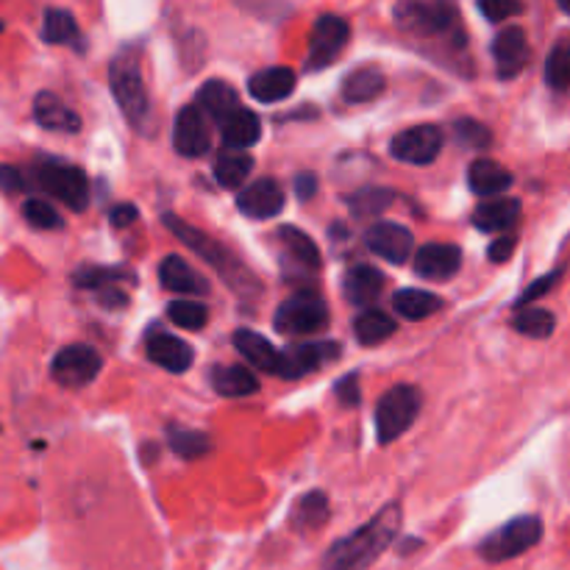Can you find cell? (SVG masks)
I'll return each instance as SVG.
<instances>
[{
    "instance_id": "cell-48",
    "label": "cell",
    "mask_w": 570,
    "mask_h": 570,
    "mask_svg": "<svg viewBox=\"0 0 570 570\" xmlns=\"http://www.w3.org/2000/svg\"><path fill=\"white\" fill-rule=\"evenodd\" d=\"M515 245H518L515 237H499L493 245H490V250H488L490 262H495V265L507 262L512 254H515Z\"/></svg>"
},
{
    "instance_id": "cell-25",
    "label": "cell",
    "mask_w": 570,
    "mask_h": 570,
    "mask_svg": "<svg viewBox=\"0 0 570 570\" xmlns=\"http://www.w3.org/2000/svg\"><path fill=\"white\" fill-rule=\"evenodd\" d=\"M521 217V200L518 198H493V200H482L473 212V226L479 232H510L512 226Z\"/></svg>"
},
{
    "instance_id": "cell-31",
    "label": "cell",
    "mask_w": 570,
    "mask_h": 570,
    "mask_svg": "<svg viewBox=\"0 0 570 570\" xmlns=\"http://www.w3.org/2000/svg\"><path fill=\"white\" fill-rule=\"evenodd\" d=\"M384 76L376 67H362V70H354L345 76L343 81V98L348 104H371L379 95L384 92Z\"/></svg>"
},
{
    "instance_id": "cell-10",
    "label": "cell",
    "mask_w": 570,
    "mask_h": 570,
    "mask_svg": "<svg viewBox=\"0 0 570 570\" xmlns=\"http://www.w3.org/2000/svg\"><path fill=\"white\" fill-rule=\"evenodd\" d=\"M351 37V28L343 17L323 14L317 17L315 28L309 37V53H306V70H323L332 65L345 50Z\"/></svg>"
},
{
    "instance_id": "cell-32",
    "label": "cell",
    "mask_w": 570,
    "mask_h": 570,
    "mask_svg": "<svg viewBox=\"0 0 570 570\" xmlns=\"http://www.w3.org/2000/svg\"><path fill=\"white\" fill-rule=\"evenodd\" d=\"M326 521H328V499L326 493H321V490H312V493H306L304 499L295 504L293 510L295 532H304V534L317 532Z\"/></svg>"
},
{
    "instance_id": "cell-37",
    "label": "cell",
    "mask_w": 570,
    "mask_h": 570,
    "mask_svg": "<svg viewBox=\"0 0 570 570\" xmlns=\"http://www.w3.org/2000/svg\"><path fill=\"white\" fill-rule=\"evenodd\" d=\"M167 443L184 460H198V456L209 454L212 440L206 438L198 429H184V426H170L167 429Z\"/></svg>"
},
{
    "instance_id": "cell-47",
    "label": "cell",
    "mask_w": 570,
    "mask_h": 570,
    "mask_svg": "<svg viewBox=\"0 0 570 570\" xmlns=\"http://www.w3.org/2000/svg\"><path fill=\"white\" fill-rule=\"evenodd\" d=\"M26 187H28V178L22 176V170H17V167L11 165H0V189H3V193L17 195Z\"/></svg>"
},
{
    "instance_id": "cell-26",
    "label": "cell",
    "mask_w": 570,
    "mask_h": 570,
    "mask_svg": "<svg viewBox=\"0 0 570 570\" xmlns=\"http://www.w3.org/2000/svg\"><path fill=\"white\" fill-rule=\"evenodd\" d=\"M512 181H515L512 173L493 159H476L468 167V184L482 198H495V195L507 193L512 187Z\"/></svg>"
},
{
    "instance_id": "cell-18",
    "label": "cell",
    "mask_w": 570,
    "mask_h": 570,
    "mask_svg": "<svg viewBox=\"0 0 570 570\" xmlns=\"http://www.w3.org/2000/svg\"><path fill=\"white\" fill-rule=\"evenodd\" d=\"M493 56L499 65L501 78L521 76L523 67L529 65V39L521 26H510L493 39Z\"/></svg>"
},
{
    "instance_id": "cell-38",
    "label": "cell",
    "mask_w": 570,
    "mask_h": 570,
    "mask_svg": "<svg viewBox=\"0 0 570 570\" xmlns=\"http://www.w3.org/2000/svg\"><path fill=\"white\" fill-rule=\"evenodd\" d=\"M515 332H521L523 337H532V340H546L554 334L557 328V317L551 315L549 309H540V306H527L515 315L512 321Z\"/></svg>"
},
{
    "instance_id": "cell-51",
    "label": "cell",
    "mask_w": 570,
    "mask_h": 570,
    "mask_svg": "<svg viewBox=\"0 0 570 570\" xmlns=\"http://www.w3.org/2000/svg\"><path fill=\"white\" fill-rule=\"evenodd\" d=\"M131 220H137V209H134V206H115V209H111V223H115L117 228L131 226Z\"/></svg>"
},
{
    "instance_id": "cell-53",
    "label": "cell",
    "mask_w": 570,
    "mask_h": 570,
    "mask_svg": "<svg viewBox=\"0 0 570 570\" xmlns=\"http://www.w3.org/2000/svg\"><path fill=\"white\" fill-rule=\"evenodd\" d=\"M0 31H3V22H0Z\"/></svg>"
},
{
    "instance_id": "cell-36",
    "label": "cell",
    "mask_w": 570,
    "mask_h": 570,
    "mask_svg": "<svg viewBox=\"0 0 570 570\" xmlns=\"http://www.w3.org/2000/svg\"><path fill=\"white\" fill-rule=\"evenodd\" d=\"M117 282H134V273L122 271V267H95L83 265L81 271H76L72 284L78 289H92V293H104V289L115 287Z\"/></svg>"
},
{
    "instance_id": "cell-21",
    "label": "cell",
    "mask_w": 570,
    "mask_h": 570,
    "mask_svg": "<svg viewBox=\"0 0 570 570\" xmlns=\"http://www.w3.org/2000/svg\"><path fill=\"white\" fill-rule=\"evenodd\" d=\"M276 243H282L278 248H282L284 256H287L293 265H298L301 271H306V273L321 271V265H323L321 250H317L315 239H312L306 232H301V228H295V226H282V228H276Z\"/></svg>"
},
{
    "instance_id": "cell-49",
    "label": "cell",
    "mask_w": 570,
    "mask_h": 570,
    "mask_svg": "<svg viewBox=\"0 0 570 570\" xmlns=\"http://www.w3.org/2000/svg\"><path fill=\"white\" fill-rule=\"evenodd\" d=\"M315 193H317V178L312 176V173H301V176L295 178V195H298V200L315 198Z\"/></svg>"
},
{
    "instance_id": "cell-13",
    "label": "cell",
    "mask_w": 570,
    "mask_h": 570,
    "mask_svg": "<svg viewBox=\"0 0 570 570\" xmlns=\"http://www.w3.org/2000/svg\"><path fill=\"white\" fill-rule=\"evenodd\" d=\"M173 145L184 159H198L206 156L212 148L209 122L200 106H184L176 117V128H173Z\"/></svg>"
},
{
    "instance_id": "cell-1",
    "label": "cell",
    "mask_w": 570,
    "mask_h": 570,
    "mask_svg": "<svg viewBox=\"0 0 570 570\" xmlns=\"http://www.w3.org/2000/svg\"><path fill=\"white\" fill-rule=\"evenodd\" d=\"M401 504H387L376 512V518L365 527L354 529L343 540L332 546L323 557V570H367L384 551L393 546V540L401 532Z\"/></svg>"
},
{
    "instance_id": "cell-33",
    "label": "cell",
    "mask_w": 570,
    "mask_h": 570,
    "mask_svg": "<svg viewBox=\"0 0 570 570\" xmlns=\"http://www.w3.org/2000/svg\"><path fill=\"white\" fill-rule=\"evenodd\" d=\"M254 170V159H250L245 150H226V154L217 156L215 161V178L220 187L237 189L243 187L245 178Z\"/></svg>"
},
{
    "instance_id": "cell-27",
    "label": "cell",
    "mask_w": 570,
    "mask_h": 570,
    "mask_svg": "<svg viewBox=\"0 0 570 570\" xmlns=\"http://www.w3.org/2000/svg\"><path fill=\"white\" fill-rule=\"evenodd\" d=\"M198 106L204 111H209L212 120H217L220 126L234 115V111L243 109L237 98V89L226 81H217V78H212V81H206L204 87H200Z\"/></svg>"
},
{
    "instance_id": "cell-46",
    "label": "cell",
    "mask_w": 570,
    "mask_h": 570,
    "mask_svg": "<svg viewBox=\"0 0 570 570\" xmlns=\"http://www.w3.org/2000/svg\"><path fill=\"white\" fill-rule=\"evenodd\" d=\"M479 11H482L490 22H504V20H510V17L521 14L523 6L521 3H495V0H490V3H479Z\"/></svg>"
},
{
    "instance_id": "cell-4",
    "label": "cell",
    "mask_w": 570,
    "mask_h": 570,
    "mask_svg": "<svg viewBox=\"0 0 570 570\" xmlns=\"http://www.w3.org/2000/svg\"><path fill=\"white\" fill-rule=\"evenodd\" d=\"M31 178L37 187L53 195L56 200L72 212H83L89 206V178L81 167L61 161L56 156H39L31 167Z\"/></svg>"
},
{
    "instance_id": "cell-16",
    "label": "cell",
    "mask_w": 570,
    "mask_h": 570,
    "mask_svg": "<svg viewBox=\"0 0 570 570\" xmlns=\"http://www.w3.org/2000/svg\"><path fill=\"white\" fill-rule=\"evenodd\" d=\"M145 351H148V360L154 362V365L165 367L167 373H187L195 360L193 345L184 343V340L176 337V334L159 332V328L148 334Z\"/></svg>"
},
{
    "instance_id": "cell-3",
    "label": "cell",
    "mask_w": 570,
    "mask_h": 570,
    "mask_svg": "<svg viewBox=\"0 0 570 570\" xmlns=\"http://www.w3.org/2000/svg\"><path fill=\"white\" fill-rule=\"evenodd\" d=\"M109 83L111 92H115V100L120 104L122 115H126V120L131 122L139 134L148 137L150 128H154V111H150V98L142 81V70H139L137 50L122 48L120 53L111 59Z\"/></svg>"
},
{
    "instance_id": "cell-43",
    "label": "cell",
    "mask_w": 570,
    "mask_h": 570,
    "mask_svg": "<svg viewBox=\"0 0 570 570\" xmlns=\"http://www.w3.org/2000/svg\"><path fill=\"white\" fill-rule=\"evenodd\" d=\"M22 217L31 223L33 228H42V232H53V228H61L59 212L53 209V204L42 198H28L22 204Z\"/></svg>"
},
{
    "instance_id": "cell-39",
    "label": "cell",
    "mask_w": 570,
    "mask_h": 570,
    "mask_svg": "<svg viewBox=\"0 0 570 570\" xmlns=\"http://www.w3.org/2000/svg\"><path fill=\"white\" fill-rule=\"evenodd\" d=\"M395 200V193L393 189H382V187H371V189H362V193H356L354 198L348 200L351 212H354V217H360V220H371V217L382 215L384 209H390V204Z\"/></svg>"
},
{
    "instance_id": "cell-14",
    "label": "cell",
    "mask_w": 570,
    "mask_h": 570,
    "mask_svg": "<svg viewBox=\"0 0 570 570\" xmlns=\"http://www.w3.org/2000/svg\"><path fill=\"white\" fill-rule=\"evenodd\" d=\"M365 245L373 254L382 256L384 262L404 265L412 256V248H415V237L401 223H373L365 232Z\"/></svg>"
},
{
    "instance_id": "cell-45",
    "label": "cell",
    "mask_w": 570,
    "mask_h": 570,
    "mask_svg": "<svg viewBox=\"0 0 570 570\" xmlns=\"http://www.w3.org/2000/svg\"><path fill=\"white\" fill-rule=\"evenodd\" d=\"M334 395H337V401L343 406H356L362 401V393H360V376L356 373H348V376H343L337 382V387H334Z\"/></svg>"
},
{
    "instance_id": "cell-9",
    "label": "cell",
    "mask_w": 570,
    "mask_h": 570,
    "mask_svg": "<svg viewBox=\"0 0 570 570\" xmlns=\"http://www.w3.org/2000/svg\"><path fill=\"white\" fill-rule=\"evenodd\" d=\"M104 367V360H100L98 351L92 345H67L59 354L53 356V365H50V376L61 384V387H87L89 382H95V376Z\"/></svg>"
},
{
    "instance_id": "cell-44",
    "label": "cell",
    "mask_w": 570,
    "mask_h": 570,
    "mask_svg": "<svg viewBox=\"0 0 570 570\" xmlns=\"http://www.w3.org/2000/svg\"><path fill=\"white\" fill-rule=\"evenodd\" d=\"M560 278H562V271L546 273L543 278H538V282L529 284V287L523 289V295H521V298H518V306H521V309H527V306L532 304V301L543 298L546 293H551V287H557V282H560Z\"/></svg>"
},
{
    "instance_id": "cell-15",
    "label": "cell",
    "mask_w": 570,
    "mask_h": 570,
    "mask_svg": "<svg viewBox=\"0 0 570 570\" xmlns=\"http://www.w3.org/2000/svg\"><path fill=\"white\" fill-rule=\"evenodd\" d=\"M237 209L250 220H273L284 209V189L273 178H259L237 195Z\"/></svg>"
},
{
    "instance_id": "cell-20",
    "label": "cell",
    "mask_w": 570,
    "mask_h": 570,
    "mask_svg": "<svg viewBox=\"0 0 570 570\" xmlns=\"http://www.w3.org/2000/svg\"><path fill=\"white\" fill-rule=\"evenodd\" d=\"M295 83H298V76L289 67H267V70L254 72L248 78V92L259 104H278V100L293 95Z\"/></svg>"
},
{
    "instance_id": "cell-19",
    "label": "cell",
    "mask_w": 570,
    "mask_h": 570,
    "mask_svg": "<svg viewBox=\"0 0 570 570\" xmlns=\"http://www.w3.org/2000/svg\"><path fill=\"white\" fill-rule=\"evenodd\" d=\"M384 273L373 265H354L343 276V295L354 306H371L384 293Z\"/></svg>"
},
{
    "instance_id": "cell-52",
    "label": "cell",
    "mask_w": 570,
    "mask_h": 570,
    "mask_svg": "<svg viewBox=\"0 0 570 570\" xmlns=\"http://www.w3.org/2000/svg\"><path fill=\"white\" fill-rule=\"evenodd\" d=\"M562 11H568V14H570V3H562Z\"/></svg>"
},
{
    "instance_id": "cell-11",
    "label": "cell",
    "mask_w": 570,
    "mask_h": 570,
    "mask_svg": "<svg viewBox=\"0 0 570 570\" xmlns=\"http://www.w3.org/2000/svg\"><path fill=\"white\" fill-rule=\"evenodd\" d=\"M443 150V131L438 126H415L390 142V154L404 165H432Z\"/></svg>"
},
{
    "instance_id": "cell-17",
    "label": "cell",
    "mask_w": 570,
    "mask_h": 570,
    "mask_svg": "<svg viewBox=\"0 0 570 570\" xmlns=\"http://www.w3.org/2000/svg\"><path fill=\"white\" fill-rule=\"evenodd\" d=\"M462 250L451 243H429L417 250L415 273L429 282H449L460 273Z\"/></svg>"
},
{
    "instance_id": "cell-23",
    "label": "cell",
    "mask_w": 570,
    "mask_h": 570,
    "mask_svg": "<svg viewBox=\"0 0 570 570\" xmlns=\"http://www.w3.org/2000/svg\"><path fill=\"white\" fill-rule=\"evenodd\" d=\"M159 282L161 287L170 289L178 295H206L209 293V284L200 273H195L181 256H165L159 265Z\"/></svg>"
},
{
    "instance_id": "cell-28",
    "label": "cell",
    "mask_w": 570,
    "mask_h": 570,
    "mask_svg": "<svg viewBox=\"0 0 570 570\" xmlns=\"http://www.w3.org/2000/svg\"><path fill=\"white\" fill-rule=\"evenodd\" d=\"M212 387L226 399H245L259 390V379L243 365H223L212 367Z\"/></svg>"
},
{
    "instance_id": "cell-34",
    "label": "cell",
    "mask_w": 570,
    "mask_h": 570,
    "mask_svg": "<svg viewBox=\"0 0 570 570\" xmlns=\"http://www.w3.org/2000/svg\"><path fill=\"white\" fill-rule=\"evenodd\" d=\"M354 332L362 345H382L395 334V321L382 309H365L354 321Z\"/></svg>"
},
{
    "instance_id": "cell-30",
    "label": "cell",
    "mask_w": 570,
    "mask_h": 570,
    "mask_svg": "<svg viewBox=\"0 0 570 570\" xmlns=\"http://www.w3.org/2000/svg\"><path fill=\"white\" fill-rule=\"evenodd\" d=\"M440 306H443V298L429 293V289L404 287L393 295V309L399 312L404 321H426V317H432Z\"/></svg>"
},
{
    "instance_id": "cell-6",
    "label": "cell",
    "mask_w": 570,
    "mask_h": 570,
    "mask_svg": "<svg viewBox=\"0 0 570 570\" xmlns=\"http://www.w3.org/2000/svg\"><path fill=\"white\" fill-rule=\"evenodd\" d=\"M421 412V393L412 384H399L387 390L376 406V438L382 445H390L401 434L410 432Z\"/></svg>"
},
{
    "instance_id": "cell-41",
    "label": "cell",
    "mask_w": 570,
    "mask_h": 570,
    "mask_svg": "<svg viewBox=\"0 0 570 570\" xmlns=\"http://www.w3.org/2000/svg\"><path fill=\"white\" fill-rule=\"evenodd\" d=\"M167 317L176 323L178 328H187V332H198L209 323V309L198 301H176V304L167 306Z\"/></svg>"
},
{
    "instance_id": "cell-2",
    "label": "cell",
    "mask_w": 570,
    "mask_h": 570,
    "mask_svg": "<svg viewBox=\"0 0 570 570\" xmlns=\"http://www.w3.org/2000/svg\"><path fill=\"white\" fill-rule=\"evenodd\" d=\"M161 220H165L167 232L176 234V237L181 239V243L187 245L189 250H195V254H198L200 259L209 262V265L215 267L217 273H220L223 282H226L228 287L234 289V293H237V295H256V293H259V278H256L254 273H250L248 267H245L243 262H239L237 256H234L232 250L226 248V245L215 243V239L206 237V234L200 232V228L189 226L187 220H181V217L170 215V212H167V215L161 217Z\"/></svg>"
},
{
    "instance_id": "cell-29",
    "label": "cell",
    "mask_w": 570,
    "mask_h": 570,
    "mask_svg": "<svg viewBox=\"0 0 570 570\" xmlns=\"http://www.w3.org/2000/svg\"><path fill=\"white\" fill-rule=\"evenodd\" d=\"M220 128H223V142L234 150L250 148V145L259 142V137H262L259 117H256L250 109H245V106L239 111H234V115L228 117Z\"/></svg>"
},
{
    "instance_id": "cell-40",
    "label": "cell",
    "mask_w": 570,
    "mask_h": 570,
    "mask_svg": "<svg viewBox=\"0 0 570 570\" xmlns=\"http://www.w3.org/2000/svg\"><path fill=\"white\" fill-rule=\"evenodd\" d=\"M546 83L554 92H568L570 89V42H560L551 48L546 59Z\"/></svg>"
},
{
    "instance_id": "cell-42",
    "label": "cell",
    "mask_w": 570,
    "mask_h": 570,
    "mask_svg": "<svg viewBox=\"0 0 570 570\" xmlns=\"http://www.w3.org/2000/svg\"><path fill=\"white\" fill-rule=\"evenodd\" d=\"M454 137H456V142L465 145V148H473V150H484L493 145V134H490V128L484 126V122L471 120V117L454 122Z\"/></svg>"
},
{
    "instance_id": "cell-7",
    "label": "cell",
    "mask_w": 570,
    "mask_h": 570,
    "mask_svg": "<svg viewBox=\"0 0 570 570\" xmlns=\"http://www.w3.org/2000/svg\"><path fill=\"white\" fill-rule=\"evenodd\" d=\"M276 328L289 337H304V334H321L328 328V306L321 295L298 293L284 301L276 312Z\"/></svg>"
},
{
    "instance_id": "cell-12",
    "label": "cell",
    "mask_w": 570,
    "mask_h": 570,
    "mask_svg": "<svg viewBox=\"0 0 570 570\" xmlns=\"http://www.w3.org/2000/svg\"><path fill=\"white\" fill-rule=\"evenodd\" d=\"M340 343H332V340H317V343H304L295 345V348L284 351L282 365H278V379H287V382H295V379L306 376V373H315L321 367H326L328 362H334L340 356Z\"/></svg>"
},
{
    "instance_id": "cell-24",
    "label": "cell",
    "mask_w": 570,
    "mask_h": 570,
    "mask_svg": "<svg viewBox=\"0 0 570 570\" xmlns=\"http://www.w3.org/2000/svg\"><path fill=\"white\" fill-rule=\"evenodd\" d=\"M234 348H237L239 354H243L254 367L278 376L282 351L273 348L271 340H265L262 334H256L254 328H237V332H234Z\"/></svg>"
},
{
    "instance_id": "cell-22",
    "label": "cell",
    "mask_w": 570,
    "mask_h": 570,
    "mask_svg": "<svg viewBox=\"0 0 570 570\" xmlns=\"http://www.w3.org/2000/svg\"><path fill=\"white\" fill-rule=\"evenodd\" d=\"M33 120L39 122L48 131H61V134H78L81 131V117L70 109V106L61 104L53 92H39L33 98Z\"/></svg>"
},
{
    "instance_id": "cell-8",
    "label": "cell",
    "mask_w": 570,
    "mask_h": 570,
    "mask_svg": "<svg viewBox=\"0 0 570 570\" xmlns=\"http://www.w3.org/2000/svg\"><path fill=\"white\" fill-rule=\"evenodd\" d=\"M395 26L415 37H438L456 22V9L449 3H432V0H406L395 6Z\"/></svg>"
},
{
    "instance_id": "cell-35",
    "label": "cell",
    "mask_w": 570,
    "mask_h": 570,
    "mask_svg": "<svg viewBox=\"0 0 570 570\" xmlns=\"http://www.w3.org/2000/svg\"><path fill=\"white\" fill-rule=\"evenodd\" d=\"M42 39L50 45H72L81 42V31H78L76 17L67 9H48L42 22Z\"/></svg>"
},
{
    "instance_id": "cell-50",
    "label": "cell",
    "mask_w": 570,
    "mask_h": 570,
    "mask_svg": "<svg viewBox=\"0 0 570 570\" xmlns=\"http://www.w3.org/2000/svg\"><path fill=\"white\" fill-rule=\"evenodd\" d=\"M98 301L104 306H109V309H122V306L128 304V295L122 293V289L109 287V289H104V293H98Z\"/></svg>"
},
{
    "instance_id": "cell-5",
    "label": "cell",
    "mask_w": 570,
    "mask_h": 570,
    "mask_svg": "<svg viewBox=\"0 0 570 570\" xmlns=\"http://www.w3.org/2000/svg\"><path fill=\"white\" fill-rule=\"evenodd\" d=\"M543 538V521L538 515H521L515 521L495 529L488 540L479 546V557L488 562H507L521 557L523 551L534 549Z\"/></svg>"
}]
</instances>
